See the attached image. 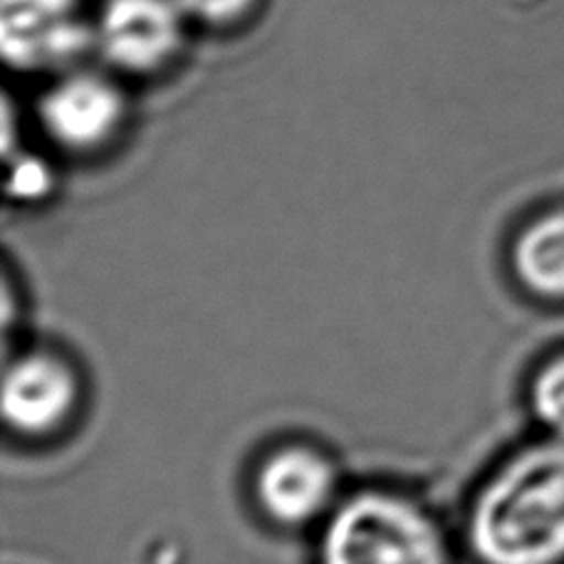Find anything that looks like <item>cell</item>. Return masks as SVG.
Wrapping results in <instances>:
<instances>
[{"instance_id": "9", "label": "cell", "mask_w": 564, "mask_h": 564, "mask_svg": "<svg viewBox=\"0 0 564 564\" xmlns=\"http://www.w3.org/2000/svg\"><path fill=\"white\" fill-rule=\"evenodd\" d=\"M532 411L550 431L552 438L564 441V355L545 361L532 379Z\"/></svg>"}, {"instance_id": "7", "label": "cell", "mask_w": 564, "mask_h": 564, "mask_svg": "<svg viewBox=\"0 0 564 564\" xmlns=\"http://www.w3.org/2000/svg\"><path fill=\"white\" fill-rule=\"evenodd\" d=\"M77 404V379L63 359L50 351H25L6 367L3 416L25 436L47 433Z\"/></svg>"}, {"instance_id": "1", "label": "cell", "mask_w": 564, "mask_h": 564, "mask_svg": "<svg viewBox=\"0 0 564 564\" xmlns=\"http://www.w3.org/2000/svg\"><path fill=\"white\" fill-rule=\"evenodd\" d=\"M470 545L482 564L564 562V441L516 453L480 488Z\"/></svg>"}, {"instance_id": "8", "label": "cell", "mask_w": 564, "mask_h": 564, "mask_svg": "<svg viewBox=\"0 0 564 564\" xmlns=\"http://www.w3.org/2000/svg\"><path fill=\"white\" fill-rule=\"evenodd\" d=\"M512 268L532 295L564 300V208L547 210L520 230Z\"/></svg>"}, {"instance_id": "10", "label": "cell", "mask_w": 564, "mask_h": 564, "mask_svg": "<svg viewBox=\"0 0 564 564\" xmlns=\"http://www.w3.org/2000/svg\"><path fill=\"white\" fill-rule=\"evenodd\" d=\"M186 18L200 20L208 25H226L243 18L256 0H176Z\"/></svg>"}, {"instance_id": "6", "label": "cell", "mask_w": 564, "mask_h": 564, "mask_svg": "<svg viewBox=\"0 0 564 564\" xmlns=\"http://www.w3.org/2000/svg\"><path fill=\"white\" fill-rule=\"evenodd\" d=\"M124 99L109 79L75 73L47 89L40 102V124L69 151H89L112 139L122 124Z\"/></svg>"}, {"instance_id": "11", "label": "cell", "mask_w": 564, "mask_h": 564, "mask_svg": "<svg viewBox=\"0 0 564 564\" xmlns=\"http://www.w3.org/2000/svg\"><path fill=\"white\" fill-rule=\"evenodd\" d=\"M50 184V174L37 159H23L18 161L10 176V194L18 198H35L45 194Z\"/></svg>"}, {"instance_id": "4", "label": "cell", "mask_w": 564, "mask_h": 564, "mask_svg": "<svg viewBox=\"0 0 564 564\" xmlns=\"http://www.w3.org/2000/svg\"><path fill=\"white\" fill-rule=\"evenodd\" d=\"M186 20L176 0H107L93 25L95 47L122 73H156L178 53Z\"/></svg>"}, {"instance_id": "5", "label": "cell", "mask_w": 564, "mask_h": 564, "mask_svg": "<svg viewBox=\"0 0 564 564\" xmlns=\"http://www.w3.org/2000/svg\"><path fill=\"white\" fill-rule=\"evenodd\" d=\"M256 492L270 518L282 525H305L335 510L337 473L322 453L285 446L263 460Z\"/></svg>"}, {"instance_id": "3", "label": "cell", "mask_w": 564, "mask_h": 564, "mask_svg": "<svg viewBox=\"0 0 564 564\" xmlns=\"http://www.w3.org/2000/svg\"><path fill=\"white\" fill-rule=\"evenodd\" d=\"M95 47V28L79 0H0V53L6 65L40 73L73 65Z\"/></svg>"}, {"instance_id": "2", "label": "cell", "mask_w": 564, "mask_h": 564, "mask_svg": "<svg viewBox=\"0 0 564 564\" xmlns=\"http://www.w3.org/2000/svg\"><path fill=\"white\" fill-rule=\"evenodd\" d=\"M319 564H448L443 532L414 500L365 490L329 512Z\"/></svg>"}]
</instances>
